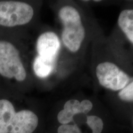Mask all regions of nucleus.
<instances>
[{"label": "nucleus", "instance_id": "obj_3", "mask_svg": "<svg viewBox=\"0 0 133 133\" xmlns=\"http://www.w3.org/2000/svg\"><path fill=\"white\" fill-rule=\"evenodd\" d=\"M0 74L18 81L25 80L26 70L22 62L19 51L12 43L0 41Z\"/></svg>", "mask_w": 133, "mask_h": 133}, {"label": "nucleus", "instance_id": "obj_1", "mask_svg": "<svg viewBox=\"0 0 133 133\" xmlns=\"http://www.w3.org/2000/svg\"><path fill=\"white\" fill-rule=\"evenodd\" d=\"M38 124V116L32 111L16 112L10 101L0 100V133H33Z\"/></svg>", "mask_w": 133, "mask_h": 133}, {"label": "nucleus", "instance_id": "obj_7", "mask_svg": "<svg viewBox=\"0 0 133 133\" xmlns=\"http://www.w3.org/2000/svg\"><path fill=\"white\" fill-rule=\"evenodd\" d=\"M81 114L80 102L77 99L68 100L65 103L64 109L57 115V120L61 124H66L74 121V117Z\"/></svg>", "mask_w": 133, "mask_h": 133}, {"label": "nucleus", "instance_id": "obj_2", "mask_svg": "<svg viewBox=\"0 0 133 133\" xmlns=\"http://www.w3.org/2000/svg\"><path fill=\"white\" fill-rule=\"evenodd\" d=\"M59 18L63 29L61 39L65 47L72 53L78 52L86 37V30L78 10L71 5L59 9Z\"/></svg>", "mask_w": 133, "mask_h": 133}, {"label": "nucleus", "instance_id": "obj_11", "mask_svg": "<svg viewBox=\"0 0 133 133\" xmlns=\"http://www.w3.org/2000/svg\"><path fill=\"white\" fill-rule=\"evenodd\" d=\"M118 97L121 101L133 102V81L121 90L118 93Z\"/></svg>", "mask_w": 133, "mask_h": 133}, {"label": "nucleus", "instance_id": "obj_12", "mask_svg": "<svg viewBox=\"0 0 133 133\" xmlns=\"http://www.w3.org/2000/svg\"><path fill=\"white\" fill-rule=\"evenodd\" d=\"M57 133H82L79 126L76 124H61L58 128Z\"/></svg>", "mask_w": 133, "mask_h": 133}, {"label": "nucleus", "instance_id": "obj_5", "mask_svg": "<svg viewBox=\"0 0 133 133\" xmlns=\"http://www.w3.org/2000/svg\"><path fill=\"white\" fill-rule=\"evenodd\" d=\"M95 74L100 85L112 91L122 90L130 81L128 75L110 61L99 63L96 67Z\"/></svg>", "mask_w": 133, "mask_h": 133}, {"label": "nucleus", "instance_id": "obj_8", "mask_svg": "<svg viewBox=\"0 0 133 133\" xmlns=\"http://www.w3.org/2000/svg\"><path fill=\"white\" fill-rule=\"evenodd\" d=\"M117 24L121 31L133 44V9L121 11L118 18Z\"/></svg>", "mask_w": 133, "mask_h": 133}, {"label": "nucleus", "instance_id": "obj_13", "mask_svg": "<svg viewBox=\"0 0 133 133\" xmlns=\"http://www.w3.org/2000/svg\"><path fill=\"white\" fill-rule=\"evenodd\" d=\"M80 108L81 114H88L92 110L93 108V104L90 100L84 99L80 102Z\"/></svg>", "mask_w": 133, "mask_h": 133}, {"label": "nucleus", "instance_id": "obj_6", "mask_svg": "<svg viewBox=\"0 0 133 133\" xmlns=\"http://www.w3.org/2000/svg\"><path fill=\"white\" fill-rule=\"evenodd\" d=\"M61 49L59 38L52 31L42 33L36 41L38 56L47 59L56 60Z\"/></svg>", "mask_w": 133, "mask_h": 133}, {"label": "nucleus", "instance_id": "obj_10", "mask_svg": "<svg viewBox=\"0 0 133 133\" xmlns=\"http://www.w3.org/2000/svg\"><path fill=\"white\" fill-rule=\"evenodd\" d=\"M86 123L92 130V133H101L104 129V121L98 116H88Z\"/></svg>", "mask_w": 133, "mask_h": 133}, {"label": "nucleus", "instance_id": "obj_4", "mask_svg": "<svg viewBox=\"0 0 133 133\" xmlns=\"http://www.w3.org/2000/svg\"><path fill=\"white\" fill-rule=\"evenodd\" d=\"M34 11L30 5L20 1H0V25L13 27L29 23Z\"/></svg>", "mask_w": 133, "mask_h": 133}, {"label": "nucleus", "instance_id": "obj_9", "mask_svg": "<svg viewBox=\"0 0 133 133\" xmlns=\"http://www.w3.org/2000/svg\"><path fill=\"white\" fill-rule=\"evenodd\" d=\"M56 60L36 56L33 62V70L38 77L44 78L48 77L54 71Z\"/></svg>", "mask_w": 133, "mask_h": 133}]
</instances>
